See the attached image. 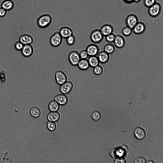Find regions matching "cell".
<instances>
[{"label":"cell","instance_id":"8fae6325","mask_svg":"<svg viewBox=\"0 0 163 163\" xmlns=\"http://www.w3.org/2000/svg\"><path fill=\"white\" fill-rule=\"evenodd\" d=\"M145 24L142 22H138L132 29V31L135 34L139 35L143 33L146 29Z\"/></svg>","mask_w":163,"mask_h":163},{"label":"cell","instance_id":"52a82bcc","mask_svg":"<svg viewBox=\"0 0 163 163\" xmlns=\"http://www.w3.org/2000/svg\"><path fill=\"white\" fill-rule=\"evenodd\" d=\"M161 10L160 5L159 4L155 3L149 8L148 12L149 15L151 17H155L159 15Z\"/></svg>","mask_w":163,"mask_h":163},{"label":"cell","instance_id":"74e56055","mask_svg":"<svg viewBox=\"0 0 163 163\" xmlns=\"http://www.w3.org/2000/svg\"><path fill=\"white\" fill-rule=\"evenodd\" d=\"M115 163H125V160L122 158H118L116 159L115 161Z\"/></svg>","mask_w":163,"mask_h":163},{"label":"cell","instance_id":"8d00e7d4","mask_svg":"<svg viewBox=\"0 0 163 163\" xmlns=\"http://www.w3.org/2000/svg\"><path fill=\"white\" fill-rule=\"evenodd\" d=\"M6 11L2 7L0 8V17H3L4 16L6 13Z\"/></svg>","mask_w":163,"mask_h":163},{"label":"cell","instance_id":"d590c367","mask_svg":"<svg viewBox=\"0 0 163 163\" xmlns=\"http://www.w3.org/2000/svg\"><path fill=\"white\" fill-rule=\"evenodd\" d=\"M146 159L144 157L139 156L135 159L134 163H146Z\"/></svg>","mask_w":163,"mask_h":163},{"label":"cell","instance_id":"60d3db41","mask_svg":"<svg viewBox=\"0 0 163 163\" xmlns=\"http://www.w3.org/2000/svg\"><path fill=\"white\" fill-rule=\"evenodd\" d=\"M141 0H133V2H139Z\"/></svg>","mask_w":163,"mask_h":163},{"label":"cell","instance_id":"603a6c76","mask_svg":"<svg viewBox=\"0 0 163 163\" xmlns=\"http://www.w3.org/2000/svg\"><path fill=\"white\" fill-rule=\"evenodd\" d=\"M14 6L13 2L11 0H5L2 2L1 5V7L7 11L12 10Z\"/></svg>","mask_w":163,"mask_h":163},{"label":"cell","instance_id":"ffe728a7","mask_svg":"<svg viewBox=\"0 0 163 163\" xmlns=\"http://www.w3.org/2000/svg\"><path fill=\"white\" fill-rule=\"evenodd\" d=\"M77 66L78 68L82 70H87L90 66L87 59H81Z\"/></svg>","mask_w":163,"mask_h":163},{"label":"cell","instance_id":"b9f144b4","mask_svg":"<svg viewBox=\"0 0 163 163\" xmlns=\"http://www.w3.org/2000/svg\"></svg>","mask_w":163,"mask_h":163},{"label":"cell","instance_id":"f546056e","mask_svg":"<svg viewBox=\"0 0 163 163\" xmlns=\"http://www.w3.org/2000/svg\"><path fill=\"white\" fill-rule=\"evenodd\" d=\"M47 127L49 130L53 131L55 130L56 126L54 122L48 121L47 124Z\"/></svg>","mask_w":163,"mask_h":163},{"label":"cell","instance_id":"7c38bea8","mask_svg":"<svg viewBox=\"0 0 163 163\" xmlns=\"http://www.w3.org/2000/svg\"><path fill=\"white\" fill-rule=\"evenodd\" d=\"M59 32L62 38L65 39L73 34L72 30L67 26L62 27L60 29Z\"/></svg>","mask_w":163,"mask_h":163},{"label":"cell","instance_id":"9c48e42d","mask_svg":"<svg viewBox=\"0 0 163 163\" xmlns=\"http://www.w3.org/2000/svg\"><path fill=\"white\" fill-rule=\"evenodd\" d=\"M138 22L137 17L133 14H130L127 16L125 20L127 26L132 29Z\"/></svg>","mask_w":163,"mask_h":163},{"label":"cell","instance_id":"3957f363","mask_svg":"<svg viewBox=\"0 0 163 163\" xmlns=\"http://www.w3.org/2000/svg\"><path fill=\"white\" fill-rule=\"evenodd\" d=\"M68 58L70 64L73 66H77L81 59L79 53L75 50H73L69 52Z\"/></svg>","mask_w":163,"mask_h":163},{"label":"cell","instance_id":"83f0119b","mask_svg":"<svg viewBox=\"0 0 163 163\" xmlns=\"http://www.w3.org/2000/svg\"><path fill=\"white\" fill-rule=\"evenodd\" d=\"M132 32V29L127 26L124 27L122 31V34L125 36H128L130 35Z\"/></svg>","mask_w":163,"mask_h":163},{"label":"cell","instance_id":"8992f818","mask_svg":"<svg viewBox=\"0 0 163 163\" xmlns=\"http://www.w3.org/2000/svg\"><path fill=\"white\" fill-rule=\"evenodd\" d=\"M73 87V84L71 81H67L60 85L59 91L61 93L67 95L72 91Z\"/></svg>","mask_w":163,"mask_h":163},{"label":"cell","instance_id":"cb8c5ba5","mask_svg":"<svg viewBox=\"0 0 163 163\" xmlns=\"http://www.w3.org/2000/svg\"><path fill=\"white\" fill-rule=\"evenodd\" d=\"M87 59L91 68H93L99 64L100 63L96 56H89Z\"/></svg>","mask_w":163,"mask_h":163},{"label":"cell","instance_id":"d6a6232c","mask_svg":"<svg viewBox=\"0 0 163 163\" xmlns=\"http://www.w3.org/2000/svg\"><path fill=\"white\" fill-rule=\"evenodd\" d=\"M156 0H144V3L145 5L149 8L155 3Z\"/></svg>","mask_w":163,"mask_h":163},{"label":"cell","instance_id":"44dd1931","mask_svg":"<svg viewBox=\"0 0 163 163\" xmlns=\"http://www.w3.org/2000/svg\"><path fill=\"white\" fill-rule=\"evenodd\" d=\"M60 105L54 100L50 101L48 103V108L50 111H58L60 107Z\"/></svg>","mask_w":163,"mask_h":163},{"label":"cell","instance_id":"d4e9b609","mask_svg":"<svg viewBox=\"0 0 163 163\" xmlns=\"http://www.w3.org/2000/svg\"><path fill=\"white\" fill-rule=\"evenodd\" d=\"M114 46L111 43H108L106 44L104 47L103 50L109 54L113 53L115 50Z\"/></svg>","mask_w":163,"mask_h":163},{"label":"cell","instance_id":"4dcf8cb0","mask_svg":"<svg viewBox=\"0 0 163 163\" xmlns=\"http://www.w3.org/2000/svg\"><path fill=\"white\" fill-rule=\"evenodd\" d=\"M115 36H116L112 33L105 36V39L107 42L110 43H112L113 42Z\"/></svg>","mask_w":163,"mask_h":163},{"label":"cell","instance_id":"5b68a950","mask_svg":"<svg viewBox=\"0 0 163 163\" xmlns=\"http://www.w3.org/2000/svg\"><path fill=\"white\" fill-rule=\"evenodd\" d=\"M62 38L59 32H55L51 36L50 38V44L53 47H57L61 44Z\"/></svg>","mask_w":163,"mask_h":163},{"label":"cell","instance_id":"ba28073f","mask_svg":"<svg viewBox=\"0 0 163 163\" xmlns=\"http://www.w3.org/2000/svg\"><path fill=\"white\" fill-rule=\"evenodd\" d=\"M99 50L98 46L94 43L88 45L85 49L89 56H96Z\"/></svg>","mask_w":163,"mask_h":163},{"label":"cell","instance_id":"2e32d148","mask_svg":"<svg viewBox=\"0 0 163 163\" xmlns=\"http://www.w3.org/2000/svg\"><path fill=\"white\" fill-rule=\"evenodd\" d=\"M100 63L105 64L109 61V54L104 50L99 52L96 56Z\"/></svg>","mask_w":163,"mask_h":163},{"label":"cell","instance_id":"4316f807","mask_svg":"<svg viewBox=\"0 0 163 163\" xmlns=\"http://www.w3.org/2000/svg\"><path fill=\"white\" fill-rule=\"evenodd\" d=\"M103 71V67L99 64L93 68V73L96 75H100L102 74Z\"/></svg>","mask_w":163,"mask_h":163},{"label":"cell","instance_id":"7a4b0ae2","mask_svg":"<svg viewBox=\"0 0 163 163\" xmlns=\"http://www.w3.org/2000/svg\"><path fill=\"white\" fill-rule=\"evenodd\" d=\"M104 37L100 30L98 29H95L92 31L90 35L91 41L95 44H98L101 42L103 40Z\"/></svg>","mask_w":163,"mask_h":163},{"label":"cell","instance_id":"ac0fdd59","mask_svg":"<svg viewBox=\"0 0 163 163\" xmlns=\"http://www.w3.org/2000/svg\"><path fill=\"white\" fill-rule=\"evenodd\" d=\"M19 41L24 45L31 44L33 42V39L30 35L24 34L21 35L20 37Z\"/></svg>","mask_w":163,"mask_h":163},{"label":"cell","instance_id":"d6986e66","mask_svg":"<svg viewBox=\"0 0 163 163\" xmlns=\"http://www.w3.org/2000/svg\"><path fill=\"white\" fill-rule=\"evenodd\" d=\"M60 117V114L58 111H50L48 114L47 118L48 121L55 122L58 121Z\"/></svg>","mask_w":163,"mask_h":163},{"label":"cell","instance_id":"e575fe53","mask_svg":"<svg viewBox=\"0 0 163 163\" xmlns=\"http://www.w3.org/2000/svg\"><path fill=\"white\" fill-rule=\"evenodd\" d=\"M24 45L19 41L16 42L14 44L15 49L18 51H21L24 46Z\"/></svg>","mask_w":163,"mask_h":163},{"label":"cell","instance_id":"7402d4cb","mask_svg":"<svg viewBox=\"0 0 163 163\" xmlns=\"http://www.w3.org/2000/svg\"><path fill=\"white\" fill-rule=\"evenodd\" d=\"M41 113V110L37 106H34L32 107L30 110V113L33 117L37 118L39 117Z\"/></svg>","mask_w":163,"mask_h":163},{"label":"cell","instance_id":"e0dca14e","mask_svg":"<svg viewBox=\"0 0 163 163\" xmlns=\"http://www.w3.org/2000/svg\"><path fill=\"white\" fill-rule=\"evenodd\" d=\"M100 30L104 37L112 33L113 31V28L112 26L107 24L103 25Z\"/></svg>","mask_w":163,"mask_h":163},{"label":"cell","instance_id":"4fadbf2b","mask_svg":"<svg viewBox=\"0 0 163 163\" xmlns=\"http://www.w3.org/2000/svg\"><path fill=\"white\" fill-rule=\"evenodd\" d=\"M134 133L135 137L138 140L143 139L146 136V132L145 130L140 127H137L135 129Z\"/></svg>","mask_w":163,"mask_h":163},{"label":"cell","instance_id":"9a60e30c","mask_svg":"<svg viewBox=\"0 0 163 163\" xmlns=\"http://www.w3.org/2000/svg\"><path fill=\"white\" fill-rule=\"evenodd\" d=\"M21 51L22 54L24 56L28 57L32 55L33 50L31 44H29L24 45Z\"/></svg>","mask_w":163,"mask_h":163},{"label":"cell","instance_id":"6da1fadb","mask_svg":"<svg viewBox=\"0 0 163 163\" xmlns=\"http://www.w3.org/2000/svg\"><path fill=\"white\" fill-rule=\"evenodd\" d=\"M52 19L48 14L42 15L37 19V24L38 26L41 28H45L48 27L51 23Z\"/></svg>","mask_w":163,"mask_h":163},{"label":"cell","instance_id":"30bf717a","mask_svg":"<svg viewBox=\"0 0 163 163\" xmlns=\"http://www.w3.org/2000/svg\"><path fill=\"white\" fill-rule=\"evenodd\" d=\"M54 100L60 106H63L68 103L69 98L66 95L61 93L56 95L54 97Z\"/></svg>","mask_w":163,"mask_h":163},{"label":"cell","instance_id":"1f68e13d","mask_svg":"<svg viewBox=\"0 0 163 163\" xmlns=\"http://www.w3.org/2000/svg\"><path fill=\"white\" fill-rule=\"evenodd\" d=\"M79 54L81 59H87L89 57L85 49L81 51L79 53Z\"/></svg>","mask_w":163,"mask_h":163},{"label":"cell","instance_id":"836d02e7","mask_svg":"<svg viewBox=\"0 0 163 163\" xmlns=\"http://www.w3.org/2000/svg\"><path fill=\"white\" fill-rule=\"evenodd\" d=\"M7 75L5 71H3L0 72V80L2 83L5 81L7 79Z\"/></svg>","mask_w":163,"mask_h":163},{"label":"cell","instance_id":"ab89813d","mask_svg":"<svg viewBox=\"0 0 163 163\" xmlns=\"http://www.w3.org/2000/svg\"><path fill=\"white\" fill-rule=\"evenodd\" d=\"M146 163H155V162L151 160H149L147 161Z\"/></svg>","mask_w":163,"mask_h":163},{"label":"cell","instance_id":"484cf974","mask_svg":"<svg viewBox=\"0 0 163 163\" xmlns=\"http://www.w3.org/2000/svg\"><path fill=\"white\" fill-rule=\"evenodd\" d=\"M66 39L67 44L70 46L73 45L75 44L76 40V37L74 34L68 37Z\"/></svg>","mask_w":163,"mask_h":163},{"label":"cell","instance_id":"f35d334b","mask_svg":"<svg viewBox=\"0 0 163 163\" xmlns=\"http://www.w3.org/2000/svg\"><path fill=\"white\" fill-rule=\"evenodd\" d=\"M124 1L127 3H131L133 2V0H124Z\"/></svg>","mask_w":163,"mask_h":163},{"label":"cell","instance_id":"277c9868","mask_svg":"<svg viewBox=\"0 0 163 163\" xmlns=\"http://www.w3.org/2000/svg\"><path fill=\"white\" fill-rule=\"evenodd\" d=\"M55 78L57 84L61 85L67 81L68 78L65 73L62 70L57 71L55 75Z\"/></svg>","mask_w":163,"mask_h":163},{"label":"cell","instance_id":"5bb4252c","mask_svg":"<svg viewBox=\"0 0 163 163\" xmlns=\"http://www.w3.org/2000/svg\"><path fill=\"white\" fill-rule=\"evenodd\" d=\"M113 42L116 47L119 48L123 47L125 44L124 38L121 36L119 35L116 36Z\"/></svg>","mask_w":163,"mask_h":163},{"label":"cell","instance_id":"f1b7e54d","mask_svg":"<svg viewBox=\"0 0 163 163\" xmlns=\"http://www.w3.org/2000/svg\"><path fill=\"white\" fill-rule=\"evenodd\" d=\"M101 117L100 112L98 110L93 111L91 114V117L95 121H97L100 119Z\"/></svg>","mask_w":163,"mask_h":163}]
</instances>
